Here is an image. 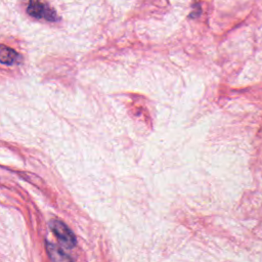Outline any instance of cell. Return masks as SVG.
Listing matches in <instances>:
<instances>
[{
	"mask_svg": "<svg viewBox=\"0 0 262 262\" xmlns=\"http://www.w3.org/2000/svg\"><path fill=\"white\" fill-rule=\"evenodd\" d=\"M27 12L35 18H42L48 21H56L58 19L54 9L41 0H30L27 6Z\"/></svg>",
	"mask_w": 262,
	"mask_h": 262,
	"instance_id": "6da1fadb",
	"label": "cell"
},
{
	"mask_svg": "<svg viewBox=\"0 0 262 262\" xmlns=\"http://www.w3.org/2000/svg\"><path fill=\"white\" fill-rule=\"evenodd\" d=\"M49 226L52 230V232L57 237L58 242L66 248H74L77 244V239L73 231L62 222L59 220H51L49 223Z\"/></svg>",
	"mask_w": 262,
	"mask_h": 262,
	"instance_id": "7a4b0ae2",
	"label": "cell"
},
{
	"mask_svg": "<svg viewBox=\"0 0 262 262\" xmlns=\"http://www.w3.org/2000/svg\"><path fill=\"white\" fill-rule=\"evenodd\" d=\"M18 59H19V55L14 49L0 44V62L1 63L11 66L16 61H18Z\"/></svg>",
	"mask_w": 262,
	"mask_h": 262,
	"instance_id": "3957f363",
	"label": "cell"
},
{
	"mask_svg": "<svg viewBox=\"0 0 262 262\" xmlns=\"http://www.w3.org/2000/svg\"><path fill=\"white\" fill-rule=\"evenodd\" d=\"M46 250L51 260L54 261H69L71 260V257H69L60 248L57 246L46 242Z\"/></svg>",
	"mask_w": 262,
	"mask_h": 262,
	"instance_id": "277c9868",
	"label": "cell"
}]
</instances>
